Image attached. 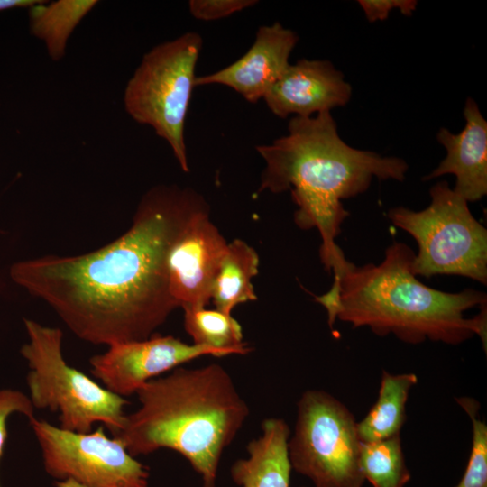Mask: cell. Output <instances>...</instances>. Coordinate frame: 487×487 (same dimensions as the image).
Segmentation results:
<instances>
[{
  "label": "cell",
  "mask_w": 487,
  "mask_h": 487,
  "mask_svg": "<svg viewBox=\"0 0 487 487\" xmlns=\"http://www.w3.org/2000/svg\"><path fill=\"white\" fill-rule=\"evenodd\" d=\"M56 487H86L72 480L56 481Z\"/></svg>",
  "instance_id": "26"
},
{
  "label": "cell",
  "mask_w": 487,
  "mask_h": 487,
  "mask_svg": "<svg viewBox=\"0 0 487 487\" xmlns=\"http://www.w3.org/2000/svg\"><path fill=\"white\" fill-rule=\"evenodd\" d=\"M97 4L96 0H40L28 8L30 33L43 42L50 59L59 62L74 30Z\"/></svg>",
  "instance_id": "16"
},
{
  "label": "cell",
  "mask_w": 487,
  "mask_h": 487,
  "mask_svg": "<svg viewBox=\"0 0 487 487\" xmlns=\"http://www.w3.org/2000/svg\"><path fill=\"white\" fill-rule=\"evenodd\" d=\"M256 0H190L191 15L201 21H215L227 17L256 5Z\"/></svg>",
  "instance_id": "22"
},
{
  "label": "cell",
  "mask_w": 487,
  "mask_h": 487,
  "mask_svg": "<svg viewBox=\"0 0 487 487\" xmlns=\"http://www.w3.org/2000/svg\"><path fill=\"white\" fill-rule=\"evenodd\" d=\"M261 427L246 446L247 457L232 464L231 477L238 487H289V427L283 418H269Z\"/></svg>",
  "instance_id": "15"
},
{
  "label": "cell",
  "mask_w": 487,
  "mask_h": 487,
  "mask_svg": "<svg viewBox=\"0 0 487 487\" xmlns=\"http://www.w3.org/2000/svg\"><path fill=\"white\" fill-rule=\"evenodd\" d=\"M415 255L407 244L394 242L379 264L350 262L330 289L316 297L329 326L338 319L413 345L430 340L455 345L478 335L486 350L485 292L449 293L423 284L412 271Z\"/></svg>",
  "instance_id": "3"
},
{
  "label": "cell",
  "mask_w": 487,
  "mask_h": 487,
  "mask_svg": "<svg viewBox=\"0 0 487 487\" xmlns=\"http://www.w3.org/2000/svg\"><path fill=\"white\" fill-rule=\"evenodd\" d=\"M455 400L470 418L473 427L468 464L455 487H487V425L480 418V404L471 397H456Z\"/></svg>",
  "instance_id": "21"
},
{
  "label": "cell",
  "mask_w": 487,
  "mask_h": 487,
  "mask_svg": "<svg viewBox=\"0 0 487 487\" xmlns=\"http://www.w3.org/2000/svg\"><path fill=\"white\" fill-rule=\"evenodd\" d=\"M29 422L41 450L44 470L57 481L72 480L86 487H148V467L119 438L108 437L103 427L78 433L35 417Z\"/></svg>",
  "instance_id": "9"
},
{
  "label": "cell",
  "mask_w": 487,
  "mask_h": 487,
  "mask_svg": "<svg viewBox=\"0 0 487 487\" xmlns=\"http://www.w3.org/2000/svg\"><path fill=\"white\" fill-rule=\"evenodd\" d=\"M362 442L348 408L330 393L305 391L288 443L291 468L315 487H363Z\"/></svg>",
  "instance_id": "8"
},
{
  "label": "cell",
  "mask_w": 487,
  "mask_h": 487,
  "mask_svg": "<svg viewBox=\"0 0 487 487\" xmlns=\"http://www.w3.org/2000/svg\"><path fill=\"white\" fill-rule=\"evenodd\" d=\"M360 467L372 487H404L410 480L400 435L362 443Z\"/></svg>",
  "instance_id": "20"
},
{
  "label": "cell",
  "mask_w": 487,
  "mask_h": 487,
  "mask_svg": "<svg viewBox=\"0 0 487 487\" xmlns=\"http://www.w3.org/2000/svg\"><path fill=\"white\" fill-rule=\"evenodd\" d=\"M417 383L415 373L393 374L382 371L378 399L364 418L357 423L362 443L400 435L406 420L409 394Z\"/></svg>",
  "instance_id": "17"
},
{
  "label": "cell",
  "mask_w": 487,
  "mask_h": 487,
  "mask_svg": "<svg viewBox=\"0 0 487 487\" xmlns=\"http://www.w3.org/2000/svg\"><path fill=\"white\" fill-rule=\"evenodd\" d=\"M256 151L265 161L258 192L291 191L298 206L294 221L300 229L318 231L320 259L334 278L350 263L335 244L349 216L342 200L366 191L374 177L402 181L409 168L400 158L349 146L330 112L293 116L287 135Z\"/></svg>",
  "instance_id": "2"
},
{
  "label": "cell",
  "mask_w": 487,
  "mask_h": 487,
  "mask_svg": "<svg viewBox=\"0 0 487 487\" xmlns=\"http://www.w3.org/2000/svg\"><path fill=\"white\" fill-rule=\"evenodd\" d=\"M228 243L209 219L198 212L173 243L167 261L170 291L179 307L205 308Z\"/></svg>",
  "instance_id": "11"
},
{
  "label": "cell",
  "mask_w": 487,
  "mask_h": 487,
  "mask_svg": "<svg viewBox=\"0 0 487 487\" xmlns=\"http://www.w3.org/2000/svg\"><path fill=\"white\" fill-rule=\"evenodd\" d=\"M204 355L226 354L172 335H152L111 345L104 354L91 357L89 363L91 372L106 390L124 398L136 393L146 381Z\"/></svg>",
  "instance_id": "10"
},
{
  "label": "cell",
  "mask_w": 487,
  "mask_h": 487,
  "mask_svg": "<svg viewBox=\"0 0 487 487\" xmlns=\"http://www.w3.org/2000/svg\"><path fill=\"white\" fill-rule=\"evenodd\" d=\"M136 394L140 407L115 437L133 456L176 451L201 476L203 487H215L221 456L250 413L229 372L216 363L177 367L146 381Z\"/></svg>",
  "instance_id": "4"
},
{
  "label": "cell",
  "mask_w": 487,
  "mask_h": 487,
  "mask_svg": "<svg viewBox=\"0 0 487 487\" xmlns=\"http://www.w3.org/2000/svg\"><path fill=\"white\" fill-rule=\"evenodd\" d=\"M352 87L328 60L302 59L289 64L264 96L272 114L309 117L345 106Z\"/></svg>",
  "instance_id": "13"
},
{
  "label": "cell",
  "mask_w": 487,
  "mask_h": 487,
  "mask_svg": "<svg viewBox=\"0 0 487 487\" xmlns=\"http://www.w3.org/2000/svg\"><path fill=\"white\" fill-rule=\"evenodd\" d=\"M429 194L431 202L421 211L397 207L388 212L393 225L417 242L413 273L426 278L459 275L486 285V228L446 181L437 182Z\"/></svg>",
  "instance_id": "7"
},
{
  "label": "cell",
  "mask_w": 487,
  "mask_h": 487,
  "mask_svg": "<svg viewBox=\"0 0 487 487\" xmlns=\"http://www.w3.org/2000/svg\"><path fill=\"white\" fill-rule=\"evenodd\" d=\"M358 3L369 22L385 20L394 8L409 16L418 5L415 0H360Z\"/></svg>",
  "instance_id": "24"
},
{
  "label": "cell",
  "mask_w": 487,
  "mask_h": 487,
  "mask_svg": "<svg viewBox=\"0 0 487 487\" xmlns=\"http://www.w3.org/2000/svg\"><path fill=\"white\" fill-rule=\"evenodd\" d=\"M199 33L188 32L146 52L123 96L127 115L167 142L183 171L189 170L184 128L202 49Z\"/></svg>",
  "instance_id": "6"
},
{
  "label": "cell",
  "mask_w": 487,
  "mask_h": 487,
  "mask_svg": "<svg viewBox=\"0 0 487 487\" xmlns=\"http://www.w3.org/2000/svg\"><path fill=\"white\" fill-rule=\"evenodd\" d=\"M40 0H0V12L14 8H30Z\"/></svg>",
  "instance_id": "25"
},
{
  "label": "cell",
  "mask_w": 487,
  "mask_h": 487,
  "mask_svg": "<svg viewBox=\"0 0 487 487\" xmlns=\"http://www.w3.org/2000/svg\"><path fill=\"white\" fill-rule=\"evenodd\" d=\"M464 116L465 126L459 133L439 130L437 141L446 155L424 179L454 174L456 180L453 190L467 202H475L487 193V122L471 97L466 100Z\"/></svg>",
  "instance_id": "14"
},
{
  "label": "cell",
  "mask_w": 487,
  "mask_h": 487,
  "mask_svg": "<svg viewBox=\"0 0 487 487\" xmlns=\"http://www.w3.org/2000/svg\"><path fill=\"white\" fill-rule=\"evenodd\" d=\"M298 41L297 33L280 23L260 26L253 45L240 59L212 74L196 77L195 86L224 85L254 104L285 72Z\"/></svg>",
  "instance_id": "12"
},
{
  "label": "cell",
  "mask_w": 487,
  "mask_h": 487,
  "mask_svg": "<svg viewBox=\"0 0 487 487\" xmlns=\"http://www.w3.org/2000/svg\"><path fill=\"white\" fill-rule=\"evenodd\" d=\"M259 256L244 241L228 243L211 291L216 309L231 314L233 308L257 299L252 280L258 273Z\"/></svg>",
  "instance_id": "18"
},
{
  "label": "cell",
  "mask_w": 487,
  "mask_h": 487,
  "mask_svg": "<svg viewBox=\"0 0 487 487\" xmlns=\"http://www.w3.org/2000/svg\"><path fill=\"white\" fill-rule=\"evenodd\" d=\"M206 207L191 188L155 186L115 241L81 255L19 261L11 265L10 277L46 302L81 340L109 346L149 338L179 308L169 286L170 250Z\"/></svg>",
  "instance_id": "1"
},
{
  "label": "cell",
  "mask_w": 487,
  "mask_h": 487,
  "mask_svg": "<svg viewBox=\"0 0 487 487\" xmlns=\"http://www.w3.org/2000/svg\"><path fill=\"white\" fill-rule=\"evenodd\" d=\"M184 310V327L195 345L214 348L229 354H245L251 351L243 341L239 323L217 309L189 308Z\"/></svg>",
  "instance_id": "19"
},
{
  "label": "cell",
  "mask_w": 487,
  "mask_h": 487,
  "mask_svg": "<svg viewBox=\"0 0 487 487\" xmlns=\"http://www.w3.org/2000/svg\"><path fill=\"white\" fill-rule=\"evenodd\" d=\"M23 322L29 341L21 354L30 368L26 381L34 409L58 412L59 427L64 430L87 433L100 423L117 436L124 426V408L129 401L66 363L60 328L28 318Z\"/></svg>",
  "instance_id": "5"
},
{
  "label": "cell",
  "mask_w": 487,
  "mask_h": 487,
  "mask_svg": "<svg viewBox=\"0 0 487 487\" xmlns=\"http://www.w3.org/2000/svg\"><path fill=\"white\" fill-rule=\"evenodd\" d=\"M21 413L31 419L34 418V407L28 396L20 391L0 390V459L7 437L6 420L13 413ZM1 487V486H0Z\"/></svg>",
  "instance_id": "23"
}]
</instances>
